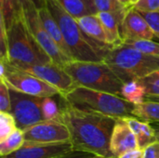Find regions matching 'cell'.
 <instances>
[{"instance_id":"22","label":"cell","mask_w":159,"mask_h":158,"mask_svg":"<svg viewBox=\"0 0 159 158\" xmlns=\"http://www.w3.org/2000/svg\"><path fill=\"white\" fill-rule=\"evenodd\" d=\"M95 6L99 12H107L111 13L117 20L120 28H122V23L124 17L128 11V7L120 3L118 0H94Z\"/></svg>"},{"instance_id":"40","label":"cell","mask_w":159,"mask_h":158,"mask_svg":"<svg viewBox=\"0 0 159 158\" xmlns=\"http://www.w3.org/2000/svg\"><path fill=\"white\" fill-rule=\"evenodd\" d=\"M136 1H138V0H133V1H132V3H131V5H132V4H134ZM131 5H130V6H131ZM130 6H129V7H130Z\"/></svg>"},{"instance_id":"30","label":"cell","mask_w":159,"mask_h":158,"mask_svg":"<svg viewBox=\"0 0 159 158\" xmlns=\"http://www.w3.org/2000/svg\"><path fill=\"white\" fill-rule=\"evenodd\" d=\"M128 8H135L141 12L159 11V0H138Z\"/></svg>"},{"instance_id":"15","label":"cell","mask_w":159,"mask_h":158,"mask_svg":"<svg viewBox=\"0 0 159 158\" xmlns=\"http://www.w3.org/2000/svg\"><path fill=\"white\" fill-rule=\"evenodd\" d=\"M37 8H38V14H39L40 20H41L44 27L46 28V30L49 34V35L53 38L55 43L58 45V47L63 52V54L65 56H67L70 60L74 61L72 56H71L70 50H69V48L65 43V40L63 38V35H62V33L60 29V26L57 23L56 20L53 18V16L48 11L46 5H43L42 7H37Z\"/></svg>"},{"instance_id":"33","label":"cell","mask_w":159,"mask_h":158,"mask_svg":"<svg viewBox=\"0 0 159 158\" xmlns=\"http://www.w3.org/2000/svg\"><path fill=\"white\" fill-rule=\"evenodd\" d=\"M96 156L95 155L86 153V152H80V151H72L66 155L58 156L55 158H94Z\"/></svg>"},{"instance_id":"39","label":"cell","mask_w":159,"mask_h":158,"mask_svg":"<svg viewBox=\"0 0 159 158\" xmlns=\"http://www.w3.org/2000/svg\"><path fill=\"white\" fill-rule=\"evenodd\" d=\"M145 101H154V102H159V98H150V97H146Z\"/></svg>"},{"instance_id":"29","label":"cell","mask_w":159,"mask_h":158,"mask_svg":"<svg viewBox=\"0 0 159 158\" xmlns=\"http://www.w3.org/2000/svg\"><path fill=\"white\" fill-rule=\"evenodd\" d=\"M0 113H11L9 88L4 80H0Z\"/></svg>"},{"instance_id":"1","label":"cell","mask_w":159,"mask_h":158,"mask_svg":"<svg viewBox=\"0 0 159 158\" xmlns=\"http://www.w3.org/2000/svg\"><path fill=\"white\" fill-rule=\"evenodd\" d=\"M59 121L68 129L74 151L86 152L96 156L115 158L110 150V142L116 122V118L83 112L65 102Z\"/></svg>"},{"instance_id":"21","label":"cell","mask_w":159,"mask_h":158,"mask_svg":"<svg viewBox=\"0 0 159 158\" xmlns=\"http://www.w3.org/2000/svg\"><path fill=\"white\" fill-rule=\"evenodd\" d=\"M133 115L148 123H159V102L145 101L143 103L135 105Z\"/></svg>"},{"instance_id":"20","label":"cell","mask_w":159,"mask_h":158,"mask_svg":"<svg viewBox=\"0 0 159 158\" xmlns=\"http://www.w3.org/2000/svg\"><path fill=\"white\" fill-rule=\"evenodd\" d=\"M121 98L134 105H139L145 102L146 89L140 80H132L123 85Z\"/></svg>"},{"instance_id":"38","label":"cell","mask_w":159,"mask_h":158,"mask_svg":"<svg viewBox=\"0 0 159 158\" xmlns=\"http://www.w3.org/2000/svg\"><path fill=\"white\" fill-rule=\"evenodd\" d=\"M118 1H119L120 3H122L123 5H125V6L128 7H129V6L131 5V3H132L133 0H118Z\"/></svg>"},{"instance_id":"23","label":"cell","mask_w":159,"mask_h":158,"mask_svg":"<svg viewBox=\"0 0 159 158\" xmlns=\"http://www.w3.org/2000/svg\"><path fill=\"white\" fill-rule=\"evenodd\" d=\"M25 143L24 132L17 129L6 140L0 142V156L1 157L11 155L20 150Z\"/></svg>"},{"instance_id":"2","label":"cell","mask_w":159,"mask_h":158,"mask_svg":"<svg viewBox=\"0 0 159 158\" xmlns=\"http://www.w3.org/2000/svg\"><path fill=\"white\" fill-rule=\"evenodd\" d=\"M46 7L56 20L74 61H103L108 50L113 47L96 42L80 28L77 20L66 12L55 0H44Z\"/></svg>"},{"instance_id":"32","label":"cell","mask_w":159,"mask_h":158,"mask_svg":"<svg viewBox=\"0 0 159 158\" xmlns=\"http://www.w3.org/2000/svg\"><path fill=\"white\" fill-rule=\"evenodd\" d=\"M144 158H159V142L150 144L144 149Z\"/></svg>"},{"instance_id":"4","label":"cell","mask_w":159,"mask_h":158,"mask_svg":"<svg viewBox=\"0 0 159 158\" xmlns=\"http://www.w3.org/2000/svg\"><path fill=\"white\" fill-rule=\"evenodd\" d=\"M61 97L69 105L83 112L103 115L116 119L135 117L134 104L110 93L75 87Z\"/></svg>"},{"instance_id":"26","label":"cell","mask_w":159,"mask_h":158,"mask_svg":"<svg viewBox=\"0 0 159 158\" xmlns=\"http://www.w3.org/2000/svg\"><path fill=\"white\" fill-rule=\"evenodd\" d=\"M14 116L10 113H0V142L17 129Z\"/></svg>"},{"instance_id":"28","label":"cell","mask_w":159,"mask_h":158,"mask_svg":"<svg viewBox=\"0 0 159 158\" xmlns=\"http://www.w3.org/2000/svg\"><path fill=\"white\" fill-rule=\"evenodd\" d=\"M128 44L144 53L159 58V43L153 40H139V41H126Z\"/></svg>"},{"instance_id":"34","label":"cell","mask_w":159,"mask_h":158,"mask_svg":"<svg viewBox=\"0 0 159 158\" xmlns=\"http://www.w3.org/2000/svg\"><path fill=\"white\" fill-rule=\"evenodd\" d=\"M118 158H144V150L138 149V150L129 151L120 156Z\"/></svg>"},{"instance_id":"18","label":"cell","mask_w":159,"mask_h":158,"mask_svg":"<svg viewBox=\"0 0 159 158\" xmlns=\"http://www.w3.org/2000/svg\"><path fill=\"white\" fill-rule=\"evenodd\" d=\"M98 16L102 23L107 38V44L112 47L122 45L124 40L121 34V28L116 17L107 12H99Z\"/></svg>"},{"instance_id":"8","label":"cell","mask_w":159,"mask_h":158,"mask_svg":"<svg viewBox=\"0 0 159 158\" xmlns=\"http://www.w3.org/2000/svg\"><path fill=\"white\" fill-rule=\"evenodd\" d=\"M0 61H3L6 65L5 76L0 78V80H4L9 88L40 98L61 95L56 88L34 75L18 70L13 67L7 59H0Z\"/></svg>"},{"instance_id":"9","label":"cell","mask_w":159,"mask_h":158,"mask_svg":"<svg viewBox=\"0 0 159 158\" xmlns=\"http://www.w3.org/2000/svg\"><path fill=\"white\" fill-rule=\"evenodd\" d=\"M11 99V115L14 116L17 128L24 131L28 128L42 121L41 103L43 98L27 95L9 88Z\"/></svg>"},{"instance_id":"25","label":"cell","mask_w":159,"mask_h":158,"mask_svg":"<svg viewBox=\"0 0 159 158\" xmlns=\"http://www.w3.org/2000/svg\"><path fill=\"white\" fill-rule=\"evenodd\" d=\"M41 110L44 121H59L62 108L59 107L58 102L53 97H46L42 100Z\"/></svg>"},{"instance_id":"35","label":"cell","mask_w":159,"mask_h":158,"mask_svg":"<svg viewBox=\"0 0 159 158\" xmlns=\"http://www.w3.org/2000/svg\"><path fill=\"white\" fill-rule=\"evenodd\" d=\"M87 7L91 11L92 14H98L96 6H95V1L94 0H81Z\"/></svg>"},{"instance_id":"31","label":"cell","mask_w":159,"mask_h":158,"mask_svg":"<svg viewBox=\"0 0 159 158\" xmlns=\"http://www.w3.org/2000/svg\"><path fill=\"white\" fill-rule=\"evenodd\" d=\"M143 17L145 19L150 28L154 32L155 35L159 38V11L156 12H141Z\"/></svg>"},{"instance_id":"17","label":"cell","mask_w":159,"mask_h":158,"mask_svg":"<svg viewBox=\"0 0 159 158\" xmlns=\"http://www.w3.org/2000/svg\"><path fill=\"white\" fill-rule=\"evenodd\" d=\"M82 31L98 43L108 45L102 23L98 14H90L76 20ZM110 46V45H109Z\"/></svg>"},{"instance_id":"16","label":"cell","mask_w":159,"mask_h":158,"mask_svg":"<svg viewBox=\"0 0 159 158\" xmlns=\"http://www.w3.org/2000/svg\"><path fill=\"white\" fill-rule=\"evenodd\" d=\"M125 119L136 136L140 149L144 150L150 144L157 142L155 130L150 123L140 121V119L137 117H128Z\"/></svg>"},{"instance_id":"36","label":"cell","mask_w":159,"mask_h":158,"mask_svg":"<svg viewBox=\"0 0 159 158\" xmlns=\"http://www.w3.org/2000/svg\"><path fill=\"white\" fill-rule=\"evenodd\" d=\"M30 1H33V2L35 4V6H36L37 7H42L43 5H45L44 0H20L21 5L24 4V3H26V2H30Z\"/></svg>"},{"instance_id":"10","label":"cell","mask_w":159,"mask_h":158,"mask_svg":"<svg viewBox=\"0 0 159 158\" xmlns=\"http://www.w3.org/2000/svg\"><path fill=\"white\" fill-rule=\"evenodd\" d=\"M9 62V61H8ZM10 63V62H9ZM11 64V63H10ZM20 71L25 72L34 75L41 80L47 82L52 87L56 88L61 96L74 89L76 86L72 77L65 72V70L55 63L49 64H11Z\"/></svg>"},{"instance_id":"7","label":"cell","mask_w":159,"mask_h":158,"mask_svg":"<svg viewBox=\"0 0 159 158\" xmlns=\"http://www.w3.org/2000/svg\"><path fill=\"white\" fill-rule=\"evenodd\" d=\"M22 9L24 20L30 32L44 51L50 57L52 61L61 68H63L68 62L72 61V60L63 54V52L44 27L35 4L33 1L26 2L22 4Z\"/></svg>"},{"instance_id":"19","label":"cell","mask_w":159,"mask_h":158,"mask_svg":"<svg viewBox=\"0 0 159 158\" xmlns=\"http://www.w3.org/2000/svg\"><path fill=\"white\" fill-rule=\"evenodd\" d=\"M22 15L23 9L20 0H0V20H3L7 29Z\"/></svg>"},{"instance_id":"6","label":"cell","mask_w":159,"mask_h":158,"mask_svg":"<svg viewBox=\"0 0 159 158\" xmlns=\"http://www.w3.org/2000/svg\"><path fill=\"white\" fill-rule=\"evenodd\" d=\"M7 61L11 64L54 63L30 32L23 15L7 29Z\"/></svg>"},{"instance_id":"24","label":"cell","mask_w":159,"mask_h":158,"mask_svg":"<svg viewBox=\"0 0 159 158\" xmlns=\"http://www.w3.org/2000/svg\"><path fill=\"white\" fill-rule=\"evenodd\" d=\"M66 12L75 20L92 14L88 7L81 0H55Z\"/></svg>"},{"instance_id":"41","label":"cell","mask_w":159,"mask_h":158,"mask_svg":"<svg viewBox=\"0 0 159 158\" xmlns=\"http://www.w3.org/2000/svg\"><path fill=\"white\" fill-rule=\"evenodd\" d=\"M94 158H105V157H102V156H95Z\"/></svg>"},{"instance_id":"5","label":"cell","mask_w":159,"mask_h":158,"mask_svg":"<svg viewBox=\"0 0 159 158\" xmlns=\"http://www.w3.org/2000/svg\"><path fill=\"white\" fill-rule=\"evenodd\" d=\"M63 69L72 77L76 87L121 97L124 84L104 61H72Z\"/></svg>"},{"instance_id":"3","label":"cell","mask_w":159,"mask_h":158,"mask_svg":"<svg viewBox=\"0 0 159 158\" xmlns=\"http://www.w3.org/2000/svg\"><path fill=\"white\" fill-rule=\"evenodd\" d=\"M103 61L123 84L132 80H140L159 70V58L125 43L111 47Z\"/></svg>"},{"instance_id":"27","label":"cell","mask_w":159,"mask_h":158,"mask_svg":"<svg viewBox=\"0 0 159 158\" xmlns=\"http://www.w3.org/2000/svg\"><path fill=\"white\" fill-rule=\"evenodd\" d=\"M146 89V97L159 98V70L140 79Z\"/></svg>"},{"instance_id":"12","label":"cell","mask_w":159,"mask_h":158,"mask_svg":"<svg viewBox=\"0 0 159 158\" xmlns=\"http://www.w3.org/2000/svg\"><path fill=\"white\" fill-rule=\"evenodd\" d=\"M121 34L124 42L153 40L156 37L145 19L135 8H128L123 20Z\"/></svg>"},{"instance_id":"13","label":"cell","mask_w":159,"mask_h":158,"mask_svg":"<svg viewBox=\"0 0 159 158\" xmlns=\"http://www.w3.org/2000/svg\"><path fill=\"white\" fill-rule=\"evenodd\" d=\"M74 151L71 142L37 144L25 142L17 152L2 158H55Z\"/></svg>"},{"instance_id":"37","label":"cell","mask_w":159,"mask_h":158,"mask_svg":"<svg viewBox=\"0 0 159 158\" xmlns=\"http://www.w3.org/2000/svg\"><path fill=\"white\" fill-rule=\"evenodd\" d=\"M151 126L153 127V129L155 130L157 142H159V123H151Z\"/></svg>"},{"instance_id":"11","label":"cell","mask_w":159,"mask_h":158,"mask_svg":"<svg viewBox=\"0 0 159 158\" xmlns=\"http://www.w3.org/2000/svg\"><path fill=\"white\" fill-rule=\"evenodd\" d=\"M25 142L53 144L71 142V135L64 124L60 121H42L24 131Z\"/></svg>"},{"instance_id":"14","label":"cell","mask_w":159,"mask_h":158,"mask_svg":"<svg viewBox=\"0 0 159 158\" xmlns=\"http://www.w3.org/2000/svg\"><path fill=\"white\" fill-rule=\"evenodd\" d=\"M139 144L136 136L130 129L125 118H117L110 142V150L114 157L120 156L129 151L138 150Z\"/></svg>"}]
</instances>
